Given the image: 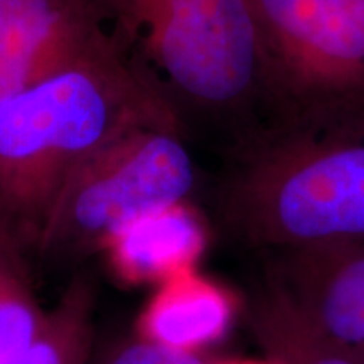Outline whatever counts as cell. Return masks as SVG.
I'll use <instances>...</instances> for the list:
<instances>
[{"label":"cell","mask_w":364,"mask_h":364,"mask_svg":"<svg viewBox=\"0 0 364 364\" xmlns=\"http://www.w3.org/2000/svg\"><path fill=\"white\" fill-rule=\"evenodd\" d=\"M26 252L0 231V364L21 354L48 321L27 275Z\"/></svg>","instance_id":"obj_12"},{"label":"cell","mask_w":364,"mask_h":364,"mask_svg":"<svg viewBox=\"0 0 364 364\" xmlns=\"http://www.w3.org/2000/svg\"><path fill=\"white\" fill-rule=\"evenodd\" d=\"M107 34L93 0H0V102L78 61Z\"/></svg>","instance_id":"obj_7"},{"label":"cell","mask_w":364,"mask_h":364,"mask_svg":"<svg viewBox=\"0 0 364 364\" xmlns=\"http://www.w3.org/2000/svg\"><path fill=\"white\" fill-rule=\"evenodd\" d=\"M221 364H280L273 359H262V361H252V359H240V361H221Z\"/></svg>","instance_id":"obj_14"},{"label":"cell","mask_w":364,"mask_h":364,"mask_svg":"<svg viewBox=\"0 0 364 364\" xmlns=\"http://www.w3.org/2000/svg\"><path fill=\"white\" fill-rule=\"evenodd\" d=\"M265 255L267 285L321 338L364 364V245H318Z\"/></svg>","instance_id":"obj_6"},{"label":"cell","mask_w":364,"mask_h":364,"mask_svg":"<svg viewBox=\"0 0 364 364\" xmlns=\"http://www.w3.org/2000/svg\"><path fill=\"white\" fill-rule=\"evenodd\" d=\"M223 156L216 215L245 247L364 245V136L268 130Z\"/></svg>","instance_id":"obj_3"},{"label":"cell","mask_w":364,"mask_h":364,"mask_svg":"<svg viewBox=\"0 0 364 364\" xmlns=\"http://www.w3.org/2000/svg\"><path fill=\"white\" fill-rule=\"evenodd\" d=\"M235 299L225 287L186 270L157 285L136 318V338L176 351L201 354L230 331Z\"/></svg>","instance_id":"obj_9"},{"label":"cell","mask_w":364,"mask_h":364,"mask_svg":"<svg viewBox=\"0 0 364 364\" xmlns=\"http://www.w3.org/2000/svg\"><path fill=\"white\" fill-rule=\"evenodd\" d=\"M139 125L181 132L110 29L78 61L0 102V231L24 252H38L73 172Z\"/></svg>","instance_id":"obj_1"},{"label":"cell","mask_w":364,"mask_h":364,"mask_svg":"<svg viewBox=\"0 0 364 364\" xmlns=\"http://www.w3.org/2000/svg\"><path fill=\"white\" fill-rule=\"evenodd\" d=\"M186 140L223 154L273 129L252 0H93Z\"/></svg>","instance_id":"obj_2"},{"label":"cell","mask_w":364,"mask_h":364,"mask_svg":"<svg viewBox=\"0 0 364 364\" xmlns=\"http://www.w3.org/2000/svg\"><path fill=\"white\" fill-rule=\"evenodd\" d=\"M206 241L203 218L186 201L122 226L105 240L100 252L118 280L130 285H159L196 268Z\"/></svg>","instance_id":"obj_8"},{"label":"cell","mask_w":364,"mask_h":364,"mask_svg":"<svg viewBox=\"0 0 364 364\" xmlns=\"http://www.w3.org/2000/svg\"><path fill=\"white\" fill-rule=\"evenodd\" d=\"M196 167L174 127L139 125L105 142L73 172L41 236V255L102 248L122 226L189 201Z\"/></svg>","instance_id":"obj_5"},{"label":"cell","mask_w":364,"mask_h":364,"mask_svg":"<svg viewBox=\"0 0 364 364\" xmlns=\"http://www.w3.org/2000/svg\"><path fill=\"white\" fill-rule=\"evenodd\" d=\"M93 351V292L73 280L48 314L39 336L7 364H90Z\"/></svg>","instance_id":"obj_11"},{"label":"cell","mask_w":364,"mask_h":364,"mask_svg":"<svg viewBox=\"0 0 364 364\" xmlns=\"http://www.w3.org/2000/svg\"><path fill=\"white\" fill-rule=\"evenodd\" d=\"M250 326L267 358L280 364H358L321 338L267 284L250 307Z\"/></svg>","instance_id":"obj_10"},{"label":"cell","mask_w":364,"mask_h":364,"mask_svg":"<svg viewBox=\"0 0 364 364\" xmlns=\"http://www.w3.org/2000/svg\"><path fill=\"white\" fill-rule=\"evenodd\" d=\"M100 364H221V361H208L201 354L176 351V349L135 338L113 349Z\"/></svg>","instance_id":"obj_13"},{"label":"cell","mask_w":364,"mask_h":364,"mask_svg":"<svg viewBox=\"0 0 364 364\" xmlns=\"http://www.w3.org/2000/svg\"><path fill=\"white\" fill-rule=\"evenodd\" d=\"M273 129L364 136V0H252Z\"/></svg>","instance_id":"obj_4"}]
</instances>
